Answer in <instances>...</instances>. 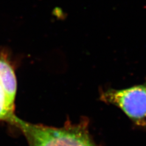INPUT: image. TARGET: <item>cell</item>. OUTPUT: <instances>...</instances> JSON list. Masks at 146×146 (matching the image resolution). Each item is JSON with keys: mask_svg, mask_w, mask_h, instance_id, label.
I'll use <instances>...</instances> for the list:
<instances>
[{"mask_svg": "<svg viewBox=\"0 0 146 146\" xmlns=\"http://www.w3.org/2000/svg\"><path fill=\"white\" fill-rule=\"evenodd\" d=\"M0 85L10 101L15 104L17 81L14 68L6 54L1 52H0Z\"/></svg>", "mask_w": 146, "mask_h": 146, "instance_id": "3957f363", "label": "cell"}, {"mask_svg": "<svg viewBox=\"0 0 146 146\" xmlns=\"http://www.w3.org/2000/svg\"><path fill=\"white\" fill-rule=\"evenodd\" d=\"M15 104L10 101L0 85V121H6L12 124L16 116Z\"/></svg>", "mask_w": 146, "mask_h": 146, "instance_id": "277c9868", "label": "cell"}, {"mask_svg": "<svg viewBox=\"0 0 146 146\" xmlns=\"http://www.w3.org/2000/svg\"><path fill=\"white\" fill-rule=\"evenodd\" d=\"M12 125L21 131L29 146H99L90 135L86 118L77 123L68 119L63 127L57 128L32 124L16 116Z\"/></svg>", "mask_w": 146, "mask_h": 146, "instance_id": "6da1fadb", "label": "cell"}, {"mask_svg": "<svg viewBox=\"0 0 146 146\" xmlns=\"http://www.w3.org/2000/svg\"><path fill=\"white\" fill-rule=\"evenodd\" d=\"M99 99L120 108L136 126L146 127V84L121 90H101Z\"/></svg>", "mask_w": 146, "mask_h": 146, "instance_id": "7a4b0ae2", "label": "cell"}]
</instances>
